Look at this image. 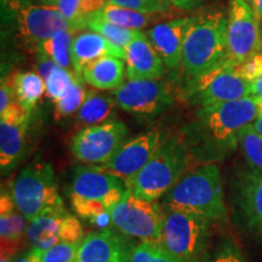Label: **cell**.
Instances as JSON below:
<instances>
[{
  "label": "cell",
  "instance_id": "cell-2",
  "mask_svg": "<svg viewBox=\"0 0 262 262\" xmlns=\"http://www.w3.org/2000/svg\"><path fill=\"white\" fill-rule=\"evenodd\" d=\"M163 208L199 216L209 222L226 221L227 209L219 166L205 163L188 170L164 196Z\"/></svg>",
  "mask_w": 262,
  "mask_h": 262
},
{
  "label": "cell",
  "instance_id": "cell-28",
  "mask_svg": "<svg viewBox=\"0 0 262 262\" xmlns=\"http://www.w3.org/2000/svg\"><path fill=\"white\" fill-rule=\"evenodd\" d=\"M97 12L107 21L123 28L134 29V31H140V29L147 27L157 17L156 15H146L142 12L123 8V6L111 4V3H107L103 9Z\"/></svg>",
  "mask_w": 262,
  "mask_h": 262
},
{
  "label": "cell",
  "instance_id": "cell-30",
  "mask_svg": "<svg viewBox=\"0 0 262 262\" xmlns=\"http://www.w3.org/2000/svg\"><path fill=\"white\" fill-rule=\"evenodd\" d=\"M238 147L250 168L262 170V135L251 124L239 133Z\"/></svg>",
  "mask_w": 262,
  "mask_h": 262
},
{
  "label": "cell",
  "instance_id": "cell-42",
  "mask_svg": "<svg viewBox=\"0 0 262 262\" xmlns=\"http://www.w3.org/2000/svg\"><path fill=\"white\" fill-rule=\"evenodd\" d=\"M251 8H253L255 15L258 18V21H261L262 18V0H253L251 3Z\"/></svg>",
  "mask_w": 262,
  "mask_h": 262
},
{
  "label": "cell",
  "instance_id": "cell-3",
  "mask_svg": "<svg viewBox=\"0 0 262 262\" xmlns=\"http://www.w3.org/2000/svg\"><path fill=\"white\" fill-rule=\"evenodd\" d=\"M228 61L227 17L222 11L191 16L183 45L181 71L193 78Z\"/></svg>",
  "mask_w": 262,
  "mask_h": 262
},
{
  "label": "cell",
  "instance_id": "cell-17",
  "mask_svg": "<svg viewBox=\"0 0 262 262\" xmlns=\"http://www.w3.org/2000/svg\"><path fill=\"white\" fill-rule=\"evenodd\" d=\"M191 25V17L164 22L150 28L147 38L170 71L181 68L183 45Z\"/></svg>",
  "mask_w": 262,
  "mask_h": 262
},
{
  "label": "cell",
  "instance_id": "cell-14",
  "mask_svg": "<svg viewBox=\"0 0 262 262\" xmlns=\"http://www.w3.org/2000/svg\"><path fill=\"white\" fill-rule=\"evenodd\" d=\"M126 188L122 179L100 166H79L74 171L71 195L100 202L110 210L123 198Z\"/></svg>",
  "mask_w": 262,
  "mask_h": 262
},
{
  "label": "cell",
  "instance_id": "cell-39",
  "mask_svg": "<svg viewBox=\"0 0 262 262\" xmlns=\"http://www.w3.org/2000/svg\"><path fill=\"white\" fill-rule=\"evenodd\" d=\"M41 250L32 248L27 253L15 256L14 262H41Z\"/></svg>",
  "mask_w": 262,
  "mask_h": 262
},
{
  "label": "cell",
  "instance_id": "cell-37",
  "mask_svg": "<svg viewBox=\"0 0 262 262\" xmlns=\"http://www.w3.org/2000/svg\"><path fill=\"white\" fill-rule=\"evenodd\" d=\"M234 70L244 80L249 81L250 84L254 83L262 75V50L235 66Z\"/></svg>",
  "mask_w": 262,
  "mask_h": 262
},
{
  "label": "cell",
  "instance_id": "cell-29",
  "mask_svg": "<svg viewBox=\"0 0 262 262\" xmlns=\"http://www.w3.org/2000/svg\"><path fill=\"white\" fill-rule=\"evenodd\" d=\"M88 96V90L84 86L83 78L81 75L73 81V84L71 85V88L68 89L63 96L60 100H57L56 102H54L55 111L54 116L56 119H64L73 114H77L81 104L84 103L85 98Z\"/></svg>",
  "mask_w": 262,
  "mask_h": 262
},
{
  "label": "cell",
  "instance_id": "cell-4",
  "mask_svg": "<svg viewBox=\"0 0 262 262\" xmlns=\"http://www.w3.org/2000/svg\"><path fill=\"white\" fill-rule=\"evenodd\" d=\"M192 152L180 137L164 139L145 168L126 183L134 194L156 202L165 196L188 171Z\"/></svg>",
  "mask_w": 262,
  "mask_h": 262
},
{
  "label": "cell",
  "instance_id": "cell-38",
  "mask_svg": "<svg viewBox=\"0 0 262 262\" xmlns=\"http://www.w3.org/2000/svg\"><path fill=\"white\" fill-rule=\"evenodd\" d=\"M83 239L84 229L80 221L73 215H66L60 228V241L68 242V243H81Z\"/></svg>",
  "mask_w": 262,
  "mask_h": 262
},
{
  "label": "cell",
  "instance_id": "cell-19",
  "mask_svg": "<svg viewBox=\"0 0 262 262\" xmlns=\"http://www.w3.org/2000/svg\"><path fill=\"white\" fill-rule=\"evenodd\" d=\"M28 222L16 206L11 193L3 189L0 195V238L3 256H16L25 235H27Z\"/></svg>",
  "mask_w": 262,
  "mask_h": 262
},
{
  "label": "cell",
  "instance_id": "cell-47",
  "mask_svg": "<svg viewBox=\"0 0 262 262\" xmlns=\"http://www.w3.org/2000/svg\"><path fill=\"white\" fill-rule=\"evenodd\" d=\"M106 2H108V0H106Z\"/></svg>",
  "mask_w": 262,
  "mask_h": 262
},
{
  "label": "cell",
  "instance_id": "cell-7",
  "mask_svg": "<svg viewBox=\"0 0 262 262\" xmlns=\"http://www.w3.org/2000/svg\"><path fill=\"white\" fill-rule=\"evenodd\" d=\"M234 67L228 60L214 70L189 78L183 98L192 104L205 107L251 96V84L239 77Z\"/></svg>",
  "mask_w": 262,
  "mask_h": 262
},
{
  "label": "cell",
  "instance_id": "cell-46",
  "mask_svg": "<svg viewBox=\"0 0 262 262\" xmlns=\"http://www.w3.org/2000/svg\"><path fill=\"white\" fill-rule=\"evenodd\" d=\"M247 2L249 3V4H250V5H251V3H253V0H247Z\"/></svg>",
  "mask_w": 262,
  "mask_h": 262
},
{
  "label": "cell",
  "instance_id": "cell-1",
  "mask_svg": "<svg viewBox=\"0 0 262 262\" xmlns=\"http://www.w3.org/2000/svg\"><path fill=\"white\" fill-rule=\"evenodd\" d=\"M258 114V98L254 96L201 107L193 125L199 153L211 159L235 149L239 133L253 124Z\"/></svg>",
  "mask_w": 262,
  "mask_h": 262
},
{
  "label": "cell",
  "instance_id": "cell-5",
  "mask_svg": "<svg viewBox=\"0 0 262 262\" xmlns=\"http://www.w3.org/2000/svg\"><path fill=\"white\" fill-rule=\"evenodd\" d=\"M11 196L28 221L42 212L64 208L52 166L35 162L18 173L11 185Z\"/></svg>",
  "mask_w": 262,
  "mask_h": 262
},
{
  "label": "cell",
  "instance_id": "cell-40",
  "mask_svg": "<svg viewBox=\"0 0 262 262\" xmlns=\"http://www.w3.org/2000/svg\"><path fill=\"white\" fill-rule=\"evenodd\" d=\"M169 2L173 8L181 10H191L201 4L203 0H169Z\"/></svg>",
  "mask_w": 262,
  "mask_h": 262
},
{
  "label": "cell",
  "instance_id": "cell-8",
  "mask_svg": "<svg viewBox=\"0 0 262 262\" xmlns=\"http://www.w3.org/2000/svg\"><path fill=\"white\" fill-rule=\"evenodd\" d=\"M2 6L3 11L14 18L22 38L32 44L39 45L68 29L80 31L52 6L34 4L32 0H2Z\"/></svg>",
  "mask_w": 262,
  "mask_h": 262
},
{
  "label": "cell",
  "instance_id": "cell-34",
  "mask_svg": "<svg viewBox=\"0 0 262 262\" xmlns=\"http://www.w3.org/2000/svg\"><path fill=\"white\" fill-rule=\"evenodd\" d=\"M108 3L146 15L156 16L169 12L172 6L169 0H108Z\"/></svg>",
  "mask_w": 262,
  "mask_h": 262
},
{
  "label": "cell",
  "instance_id": "cell-9",
  "mask_svg": "<svg viewBox=\"0 0 262 262\" xmlns=\"http://www.w3.org/2000/svg\"><path fill=\"white\" fill-rule=\"evenodd\" d=\"M211 222L183 211L165 210L159 244L187 262H196L204 251Z\"/></svg>",
  "mask_w": 262,
  "mask_h": 262
},
{
  "label": "cell",
  "instance_id": "cell-43",
  "mask_svg": "<svg viewBox=\"0 0 262 262\" xmlns=\"http://www.w3.org/2000/svg\"><path fill=\"white\" fill-rule=\"evenodd\" d=\"M251 125H253L254 129L256 130L257 133L260 134V135H262V113L258 114L257 118H256V119L254 120V122H253V124H251Z\"/></svg>",
  "mask_w": 262,
  "mask_h": 262
},
{
  "label": "cell",
  "instance_id": "cell-33",
  "mask_svg": "<svg viewBox=\"0 0 262 262\" xmlns=\"http://www.w3.org/2000/svg\"><path fill=\"white\" fill-rule=\"evenodd\" d=\"M42 4L52 6L57 10L66 19L78 26L80 29L84 28V19L86 17L84 10L85 0H42Z\"/></svg>",
  "mask_w": 262,
  "mask_h": 262
},
{
  "label": "cell",
  "instance_id": "cell-26",
  "mask_svg": "<svg viewBox=\"0 0 262 262\" xmlns=\"http://www.w3.org/2000/svg\"><path fill=\"white\" fill-rule=\"evenodd\" d=\"M78 32L79 31L77 29L60 32L58 34L37 45V50L50 57L60 67L75 73L73 63H72V44H73V39Z\"/></svg>",
  "mask_w": 262,
  "mask_h": 262
},
{
  "label": "cell",
  "instance_id": "cell-31",
  "mask_svg": "<svg viewBox=\"0 0 262 262\" xmlns=\"http://www.w3.org/2000/svg\"><path fill=\"white\" fill-rule=\"evenodd\" d=\"M129 262H187L166 250L158 243L141 242L134 245Z\"/></svg>",
  "mask_w": 262,
  "mask_h": 262
},
{
  "label": "cell",
  "instance_id": "cell-16",
  "mask_svg": "<svg viewBox=\"0 0 262 262\" xmlns=\"http://www.w3.org/2000/svg\"><path fill=\"white\" fill-rule=\"evenodd\" d=\"M134 245L112 228H102L85 235L75 262H129Z\"/></svg>",
  "mask_w": 262,
  "mask_h": 262
},
{
  "label": "cell",
  "instance_id": "cell-36",
  "mask_svg": "<svg viewBox=\"0 0 262 262\" xmlns=\"http://www.w3.org/2000/svg\"><path fill=\"white\" fill-rule=\"evenodd\" d=\"M208 262H248L234 242L226 239L215 249Z\"/></svg>",
  "mask_w": 262,
  "mask_h": 262
},
{
  "label": "cell",
  "instance_id": "cell-45",
  "mask_svg": "<svg viewBox=\"0 0 262 262\" xmlns=\"http://www.w3.org/2000/svg\"><path fill=\"white\" fill-rule=\"evenodd\" d=\"M260 22H261L260 26H261V49H262V18H261Z\"/></svg>",
  "mask_w": 262,
  "mask_h": 262
},
{
  "label": "cell",
  "instance_id": "cell-13",
  "mask_svg": "<svg viewBox=\"0 0 262 262\" xmlns=\"http://www.w3.org/2000/svg\"><path fill=\"white\" fill-rule=\"evenodd\" d=\"M165 137L162 131L153 129L126 140L118 152L100 168L122 179L125 185L135 178L155 156Z\"/></svg>",
  "mask_w": 262,
  "mask_h": 262
},
{
  "label": "cell",
  "instance_id": "cell-12",
  "mask_svg": "<svg viewBox=\"0 0 262 262\" xmlns=\"http://www.w3.org/2000/svg\"><path fill=\"white\" fill-rule=\"evenodd\" d=\"M117 106L139 116H156L172 103L168 84L160 80H127L112 91Z\"/></svg>",
  "mask_w": 262,
  "mask_h": 262
},
{
  "label": "cell",
  "instance_id": "cell-25",
  "mask_svg": "<svg viewBox=\"0 0 262 262\" xmlns=\"http://www.w3.org/2000/svg\"><path fill=\"white\" fill-rule=\"evenodd\" d=\"M14 88L16 97L26 110L32 112L40 98L47 94L44 80L37 72L17 73L10 79Z\"/></svg>",
  "mask_w": 262,
  "mask_h": 262
},
{
  "label": "cell",
  "instance_id": "cell-27",
  "mask_svg": "<svg viewBox=\"0 0 262 262\" xmlns=\"http://www.w3.org/2000/svg\"><path fill=\"white\" fill-rule=\"evenodd\" d=\"M84 28H89L90 31L98 33V34L102 35V37L110 40L116 47L124 49V50L141 32L123 28L120 26L114 25L112 22L107 21L106 18H103L98 12H93V14L88 15L85 17Z\"/></svg>",
  "mask_w": 262,
  "mask_h": 262
},
{
  "label": "cell",
  "instance_id": "cell-44",
  "mask_svg": "<svg viewBox=\"0 0 262 262\" xmlns=\"http://www.w3.org/2000/svg\"><path fill=\"white\" fill-rule=\"evenodd\" d=\"M14 258H15V257H11V256H3V255H2V258H0V262H14Z\"/></svg>",
  "mask_w": 262,
  "mask_h": 262
},
{
  "label": "cell",
  "instance_id": "cell-15",
  "mask_svg": "<svg viewBox=\"0 0 262 262\" xmlns=\"http://www.w3.org/2000/svg\"><path fill=\"white\" fill-rule=\"evenodd\" d=\"M234 199L245 227L262 242V170L249 168L237 173Z\"/></svg>",
  "mask_w": 262,
  "mask_h": 262
},
{
  "label": "cell",
  "instance_id": "cell-35",
  "mask_svg": "<svg viewBox=\"0 0 262 262\" xmlns=\"http://www.w3.org/2000/svg\"><path fill=\"white\" fill-rule=\"evenodd\" d=\"M80 243L60 241L42 251L41 262H75Z\"/></svg>",
  "mask_w": 262,
  "mask_h": 262
},
{
  "label": "cell",
  "instance_id": "cell-23",
  "mask_svg": "<svg viewBox=\"0 0 262 262\" xmlns=\"http://www.w3.org/2000/svg\"><path fill=\"white\" fill-rule=\"evenodd\" d=\"M67 214L64 208L54 209L29 221L27 238L32 248L44 251L60 242L61 224Z\"/></svg>",
  "mask_w": 262,
  "mask_h": 262
},
{
  "label": "cell",
  "instance_id": "cell-24",
  "mask_svg": "<svg viewBox=\"0 0 262 262\" xmlns=\"http://www.w3.org/2000/svg\"><path fill=\"white\" fill-rule=\"evenodd\" d=\"M117 102L112 95H103L97 91H88V96L81 104L75 119L80 126H94L111 120V117L116 113Z\"/></svg>",
  "mask_w": 262,
  "mask_h": 262
},
{
  "label": "cell",
  "instance_id": "cell-6",
  "mask_svg": "<svg viewBox=\"0 0 262 262\" xmlns=\"http://www.w3.org/2000/svg\"><path fill=\"white\" fill-rule=\"evenodd\" d=\"M111 224L120 233L147 243H158L165 217V209L157 202L139 198L126 188L123 198L108 210Z\"/></svg>",
  "mask_w": 262,
  "mask_h": 262
},
{
  "label": "cell",
  "instance_id": "cell-18",
  "mask_svg": "<svg viewBox=\"0 0 262 262\" xmlns=\"http://www.w3.org/2000/svg\"><path fill=\"white\" fill-rule=\"evenodd\" d=\"M125 52L127 80H160L165 74L166 66L145 33L140 32Z\"/></svg>",
  "mask_w": 262,
  "mask_h": 262
},
{
  "label": "cell",
  "instance_id": "cell-22",
  "mask_svg": "<svg viewBox=\"0 0 262 262\" xmlns=\"http://www.w3.org/2000/svg\"><path fill=\"white\" fill-rule=\"evenodd\" d=\"M81 78L94 89L114 91L125 83V61L114 56L101 57L84 68Z\"/></svg>",
  "mask_w": 262,
  "mask_h": 262
},
{
  "label": "cell",
  "instance_id": "cell-20",
  "mask_svg": "<svg viewBox=\"0 0 262 262\" xmlns=\"http://www.w3.org/2000/svg\"><path fill=\"white\" fill-rule=\"evenodd\" d=\"M106 56H114L125 61L126 52L96 32L89 31L75 34L72 44V63L78 75H81L84 68L91 62Z\"/></svg>",
  "mask_w": 262,
  "mask_h": 262
},
{
  "label": "cell",
  "instance_id": "cell-32",
  "mask_svg": "<svg viewBox=\"0 0 262 262\" xmlns=\"http://www.w3.org/2000/svg\"><path fill=\"white\" fill-rule=\"evenodd\" d=\"M79 77L73 72L64 70V68L56 66L54 71L48 75L47 79L44 80L45 88H47V96L50 98L52 102H56L57 100L67 93L73 81Z\"/></svg>",
  "mask_w": 262,
  "mask_h": 262
},
{
  "label": "cell",
  "instance_id": "cell-21",
  "mask_svg": "<svg viewBox=\"0 0 262 262\" xmlns=\"http://www.w3.org/2000/svg\"><path fill=\"white\" fill-rule=\"evenodd\" d=\"M31 119L22 124L0 122V169L9 173L24 158L28 146Z\"/></svg>",
  "mask_w": 262,
  "mask_h": 262
},
{
  "label": "cell",
  "instance_id": "cell-11",
  "mask_svg": "<svg viewBox=\"0 0 262 262\" xmlns=\"http://www.w3.org/2000/svg\"><path fill=\"white\" fill-rule=\"evenodd\" d=\"M228 60L239 64L261 51V26L247 0H231L227 16Z\"/></svg>",
  "mask_w": 262,
  "mask_h": 262
},
{
  "label": "cell",
  "instance_id": "cell-41",
  "mask_svg": "<svg viewBox=\"0 0 262 262\" xmlns=\"http://www.w3.org/2000/svg\"><path fill=\"white\" fill-rule=\"evenodd\" d=\"M251 96L262 98V75L251 83Z\"/></svg>",
  "mask_w": 262,
  "mask_h": 262
},
{
  "label": "cell",
  "instance_id": "cell-10",
  "mask_svg": "<svg viewBox=\"0 0 262 262\" xmlns=\"http://www.w3.org/2000/svg\"><path fill=\"white\" fill-rule=\"evenodd\" d=\"M127 134L125 124L114 119L81 127L70 141L71 152L81 163L101 166L112 159L127 140Z\"/></svg>",
  "mask_w": 262,
  "mask_h": 262
}]
</instances>
